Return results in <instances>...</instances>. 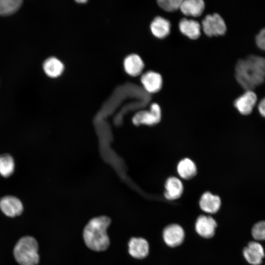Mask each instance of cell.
Masks as SVG:
<instances>
[{
    "mask_svg": "<svg viewBox=\"0 0 265 265\" xmlns=\"http://www.w3.org/2000/svg\"><path fill=\"white\" fill-rule=\"evenodd\" d=\"M235 77L245 90H253L265 80V58L250 55L237 62Z\"/></svg>",
    "mask_w": 265,
    "mask_h": 265,
    "instance_id": "cell-1",
    "label": "cell"
},
{
    "mask_svg": "<svg viewBox=\"0 0 265 265\" xmlns=\"http://www.w3.org/2000/svg\"><path fill=\"white\" fill-rule=\"evenodd\" d=\"M111 222L106 216L91 219L84 228L83 237L86 246L92 250L102 251L109 245V239L106 230Z\"/></svg>",
    "mask_w": 265,
    "mask_h": 265,
    "instance_id": "cell-2",
    "label": "cell"
},
{
    "mask_svg": "<svg viewBox=\"0 0 265 265\" xmlns=\"http://www.w3.org/2000/svg\"><path fill=\"white\" fill-rule=\"evenodd\" d=\"M36 239L29 236L20 238L14 249V256L20 265H36L39 261Z\"/></svg>",
    "mask_w": 265,
    "mask_h": 265,
    "instance_id": "cell-3",
    "label": "cell"
},
{
    "mask_svg": "<svg viewBox=\"0 0 265 265\" xmlns=\"http://www.w3.org/2000/svg\"><path fill=\"white\" fill-rule=\"evenodd\" d=\"M201 29L208 37L223 35L227 31V26L223 18L218 13L206 15L201 23Z\"/></svg>",
    "mask_w": 265,
    "mask_h": 265,
    "instance_id": "cell-4",
    "label": "cell"
},
{
    "mask_svg": "<svg viewBox=\"0 0 265 265\" xmlns=\"http://www.w3.org/2000/svg\"><path fill=\"white\" fill-rule=\"evenodd\" d=\"M161 110L157 103L152 104L149 111H141L137 113L133 118L136 124H143L154 125L160 121Z\"/></svg>",
    "mask_w": 265,
    "mask_h": 265,
    "instance_id": "cell-5",
    "label": "cell"
},
{
    "mask_svg": "<svg viewBox=\"0 0 265 265\" xmlns=\"http://www.w3.org/2000/svg\"><path fill=\"white\" fill-rule=\"evenodd\" d=\"M257 101L256 94L253 90H246L235 100L234 105L241 114L248 115L252 111Z\"/></svg>",
    "mask_w": 265,
    "mask_h": 265,
    "instance_id": "cell-6",
    "label": "cell"
},
{
    "mask_svg": "<svg viewBox=\"0 0 265 265\" xmlns=\"http://www.w3.org/2000/svg\"><path fill=\"white\" fill-rule=\"evenodd\" d=\"M144 89L150 93H156L161 90L163 85L161 75L154 71H148L143 73L140 78Z\"/></svg>",
    "mask_w": 265,
    "mask_h": 265,
    "instance_id": "cell-7",
    "label": "cell"
},
{
    "mask_svg": "<svg viewBox=\"0 0 265 265\" xmlns=\"http://www.w3.org/2000/svg\"><path fill=\"white\" fill-rule=\"evenodd\" d=\"M185 238V232L182 227L176 224H170L165 228L163 238L169 246L174 247L180 245Z\"/></svg>",
    "mask_w": 265,
    "mask_h": 265,
    "instance_id": "cell-8",
    "label": "cell"
},
{
    "mask_svg": "<svg viewBox=\"0 0 265 265\" xmlns=\"http://www.w3.org/2000/svg\"><path fill=\"white\" fill-rule=\"evenodd\" d=\"M0 208L7 216L14 217L21 214L23 211L22 203L13 196H5L0 200Z\"/></svg>",
    "mask_w": 265,
    "mask_h": 265,
    "instance_id": "cell-9",
    "label": "cell"
},
{
    "mask_svg": "<svg viewBox=\"0 0 265 265\" xmlns=\"http://www.w3.org/2000/svg\"><path fill=\"white\" fill-rule=\"evenodd\" d=\"M217 223L215 220L210 216H199L195 223L196 232L205 238L212 237L215 233Z\"/></svg>",
    "mask_w": 265,
    "mask_h": 265,
    "instance_id": "cell-10",
    "label": "cell"
},
{
    "mask_svg": "<svg viewBox=\"0 0 265 265\" xmlns=\"http://www.w3.org/2000/svg\"><path fill=\"white\" fill-rule=\"evenodd\" d=\"M178 27L180 31L191 40H196L201 35V25L198 21L193 19L186 18L181 19Z\"/></svg>",
    "mask_w": 265,
    "mask_h": 265,
    "instance_id": "cell-11",
    "label": "cell"
},
{
    "mask_svg": "<svg viewBox=\"0 0 265 265\" xmlns=\"http://www.w3.org/2000/svg\"><path fill=\"white\" fill-rule=\"evenodd\" d=\"M243 253L246 261L253 265L261 264L265 257L263 247L256 241L250 242L244 248Z\"/></svg>",
    "mask_w": 265,
    "mask_h": 265,
    "instance_id": "cell-12",
    "label": "cell"
},
{
    "mask_svg": "<svg viewBox=\"0 0 265 265\" xmlns=\"http://www.w3.org/2000/svg\"><path fill=\"white\" fill-rule=\"evenodd\" d=\"M150 28L154 36L159 39H163L169 35L171 24L167 19L157 16L151 22Z\"/></svg>",
    "mask_w": 265,
    "mask_h": 265,
    "instance_id": "cell-13",
    "label": "cell"
},
{
    "mask_svg": "<svg viewBox=\"0 0 265 265\" xmlns=\"http://www.w3.org/2000/svg\"><path fill=\"white\" fill-rule=\"evenodd\" d=\"M123 65L126 73L132 77L139 75L144 68L142 58L136 53L127 55L124 60Z\"/></svg>",
    "mask_w": 265,
    "mask_h": 265,
    "instance_id": "cell-14",
    "label": "cell"
},
{
    "mask_svg": "<svg viewBox=\"0 0 265 265\" xmlns=\"http://www.w3.org/2000/svg\"><path fill=\"white\" fill-rule=\"evenodd\" d=\"M149 249L148 242L143 238H133L129 242V252L135 258H144L148 255Z\"/></svg>",
    "mask_w": 265,
    "mask_h": 265,
    "instance_id": "cell-15",
    "label": "cell"
},
{
    "mask_svg": "<svg viewBox=\"0 0 265 265\" xmlns=\"http://www.w3.org/2000/svg\"><path fill=\"white\" fill-rule=\"evenodd\" d=\"M205 7L202 0H182L180 10L185 16L198 17L202 14Z\"/></svg>",
    "mask_w": 265,
    "mask_h": 265,
    "instance_id": "cell-16",
    "label": "cell"
},
{
    "mask_svg": "<svg viewBox=\"0 0 265 265\" xmlns=\"http://www.w3.org/2000/svg\"><path fill=\"white\" fill-rule=\"evenodd\" d=\"M164 197L169 200H176L182 195L183 190V184L177 177L168 178L165 183Z\"/></svg>",
    "mask_w": 265,
    "mask_h": 265,
    "instance_id": "cell-17",
    "label": "cell"
},
{
    "mask_svg": "<svg viewBox=\"0 0 265 265\" xmlns=\"http://www.w3.org/2000/svg\"><path fill=\"white\" fill-rule=\"evenodd\" d=\"M200 208L205 212L210 213L216 212L220 209V198L210 192H206L201 196L199 201Z\"/></svg>",
    "mask_w": 265,
    "mask_h": 265,
    "instance_id": "cell-18",
    "label": "cell"
},
{
    "mask_svg": "<svg viewBox=\"0 0 265 265\" xmlns=\"http://www.w3.org/2000/svg\"><path fill=\"white\" fill-rule=\"evenodd\" d=\"M43 70L46 74L53 78L60 76L64 69L63 63L55 57H50L47 58L43 65Z\"/></svg>",
    "mask_w": 265,
    "mask_h": 265,
    "instance_id": "cell-19",
    "label": "cell"
},
{
    "mask_svg": "<svg viewBox=\"0 0 265 265\" xmlns=\"http://www.w3.org/2000/svg\"><path fill=\"white\" fill-rule=\"evenodd\" d=\"M177 172L182 179L189 180L193 178L197 173L196 165L191 159L185 158L178 163Z\"/></svg>",
    "mask_w": 265,
    "mask_h": 265,
    "instance_id": "cell-20",
    "label": "cell"
},
{
    "mask_svg": "<svg viewBox=\"0 0 265 265\" xmlns=\"http://www.w3.org/2000/svg\"><path fill=\"white\" fill-rule=\"evenodd\" d=\"M15 169L14 160L8 154L0 155V174L4 177L11 176Z\"/></svg>",
    "mask_w": 265,
    "mask_h": 265,
    "instance_id": "cell-21",
    "label": "cell"
},
{
    "mask_svg": "<svg viewBox=\"0 0 265 265\" xmlns=\"http://www.w3.org/2000/svg\"><path fill=\"white\" fill-rule=\"evenodd\" d=\"M22 3L21 0H0V15L6 16L13 14Z\"/></svg>",
    "mask_w": 265,
    "mask_h": 265,
    "instance_id": "cell-22",
    "label": "cell"
},
{
    "mask_svg": "<svg viewBox=\"0 0 265 265\" xmlns=\"http://www.w3.org/2000/svg\"><path fill=\"white\" fill-rule=\"evenodd\" d=\"M158 6L166 12H174L180 9L182 0H159Z\"/></svg>",
    "mask_w": 265,
    "mask_h": 265,
    "instance_id": "cell-23",
    "label": "cell"
},
{
    "mask_svg": "<svg viewBox=\"0 0 265 265\" xmlns=\"http://www.w3.org/2000/svg\"><path fill=\"white\" fill-rule=\"evenodd\" d=\"M253 237L257 240H265V221L256 223L252 229Z\"/></svg>",
    "mask_w": 265,
    "mask_h": 265,
    "instance_id": "cell-24",
    "label": "cell"
},
{
    "mask_svg": "<svg viewBox=\"0 0 265 265\" xmlns=\"http://www.w3.org/2000/svg\"><path fill=\"white\" fill-rule=\"evenodd\" d=\"M255 40L258 48L265 51V27L261 29L256 35Z\"/></svg>",
    "mask_w": 265,
    "mask_h": 265,
    "instance_id": "cell-25",
    "label": "cell"
},
{
    "mask_svg": "<svg viewBox=\"0 0 265 265\" xmlns=\"http://www.w3.org/2000/svg\"><path fill=\"white\" fill-rule=\"evenodd\" d=\"M258 107L260 114L265 117V97L260 101Z\"/></svg>",
    "mask_w": 265,
    "mask_h": 265,
    "instance_id": "cell-26",
    "label": "cell"
},
{
    "mask_svg": "<svg viewBox=\"0 0 265 265\" xmlns=\"http://www.w3.org/2000/svg\"><path fill=\"white\" fill-rule=\"evenodd\" d=\"M78 2H85L86 1V0H78L77 1Z\"/></svg>",
    "mask_w": 265,
    "mask_h": 265,
    "instance_id": "cell-27",
    "label": "cell"
}]
</instances>
